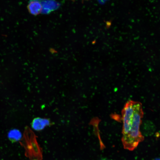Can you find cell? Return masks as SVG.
Here are the masks:
<instances>
[{
	"mask_svg": "<svg viewBox=\"0 0 160 160\" xmlns=\"http://www.w3.org/2000/svg\"><path fill=\"white\" fill-rule=\"evenodd\" d=\"M42 7L41 13L48 14L57 9L60 4L55 1H41Z\"/></svg>",
	"mask_w": 160,
	"mask_h": 160,
	"instance_id": "obj_3",
	"label": "cell"
},
{
	"mask_svg": "<svg viewBox=\"0 0 160 160\" xmlns=\"http://www.w3.org/2000/svg\"><path fill=\"white\" fill-rule=\"evenodd\" d=\"M123 127L121 141L124 148L133 151L144 140L140 131L143 112L140 102H127L121 111Z\"/></svg>",
	"mask_w": 160,
	"mask_h": 160,
	"instance_id": "obj_1",
	"label": "cell"
},
{
	"mask_svg": "<svg viewBox=\"0 0 160 160\" xmlns=\"http://www.w3.org/2000/svg\"><path fill=\"white\" fill-rule=\"evenodd\" d=\"M52 123L49 119L37 117L33 120L31 123V126L34 130L40 131L47 126L52 125Z\"/></svg>",
	"mask_w": 160,
	"mask_h": 160,
	"instance_id": "obj_2",
	"label": "cell"
},
{
	"mask_svg": "<svg viewBox=\"0 0 160 160\" xmlns=\"http://www.w3.org/2000/svg\"><path fill=\"white\" fill-rule=\"evenodd\" d=\"M105 1L104 0L99 1L98 3H99V4H105Z\"/></svg>",
	"mask_w": 160,
	"mask_h": 160,
	"instance_id": "obj_6",
	"label": "cell"
},
{
	"mask_svg": "<svg viewBox=\"0 0 160 160\" xmlns=\"http://www.w3.org/2000/svg\"><path fill=\"white\" fill-rule=\"evenodd\" d=\"M29 12L31 14L36 15L41 12L42 7L40 1L37 0L30 1L27 6Z\"/></svg>",
	"mask_w": 160,
	"mask_h": 160,
	"instance_id": "obj_4",
	"label": "cell"
},
{
	"mask_svg": "<svg viewBox=\"0 0 160 160\" xmlns=\"http://www.w3.org/2000/svg\"><path fill=\"white\" fill-rule=\"evenodd\" d=\"M101 160H110L106 159H102Z\"/></svg>",
	"mask_w": 160,
	"mask_h": 160,
	"instance_id": "obj_8",
	"label": "cell"
},
{
	"mask_svg": "<svg viewBox=\"0 0 160 160\" xmlns=\"http://www.w3.org/2000/svg\"><path fill=\"white\" fill-rule=\"evenodd\" d=\"M8 137L12 142H15L20 140L22 137L20 132L17 129H13L9 132Z\"/></svg>",
	"mask_w": 160,
	"mask_h": 160,
	"instance_id": "obj_5",
	"label": "cell"
},
{
	"mask_svg": "<svg viewBox=\"0 0 160 160\" xmlns=\"http://www.w3.org/2000/svg\"><path fill=\"white\" fill-rule=\"evenodd\" d=\"M154 160H160V158H157L155 159Z\"/></svg>",
	"mask_w": 160,
	"mask_h": 160,
	"instance_id": "obj_7",
	"label": "cell"
}]
</instances>
